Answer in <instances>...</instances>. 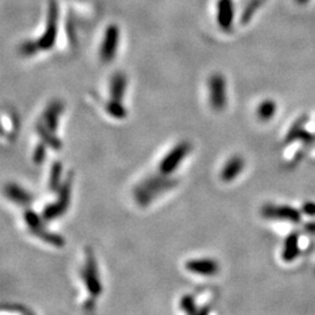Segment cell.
<instances>
[{"mask_svg": "<svg viewBox=\"0 0 315 315\" xmlns=\"http://www.w3.org/2000/svg\"><path fill=\"white\" fill-rule=\"evenodd\" d=\"M179 184L178 179L161 173L152 174L141 179L133 188V198L138 205L145 208L152 204L163 194L174 189Z\"/></svg>", "mask_w": 315, "mask_h": 315, "instance_id": "1", "label": "cell"}, {"mask_svg": "<svg viewBox=\"0 0 315 315\" xmlns=\"http://www.w3.org/2000/svg\"><path fill=\"white\" fill-rule=\"evenodd\" d=\"M72 182H74V173L69 172L63 180L61 188L57 192V199L51 203L45 205L44 210H42L41 216L44 217L46 222H51V221L60 219L68 211L71 202Z\"/></svg>", "mask_w": 315, "mask_h": 315, "instance_id": "2", "label": "cell"}, {"mask_svg": "<svg viewBox=\"0 0 315 315\" xmlns=\"http://www.w3.org/2000/svg\"><path fill=\"white\" fill-rule=\"evenodd\" d=\"M193 146L189 141H180L168 151L158 166V172L167 177H172L174 172L180 167L183 160L192 152Z\"/></svg>", "mask_w": 315, "mask_h": 315, "instance_id": "3", "label": "cell"}, {"mask_svg": "<svg viewBox=\"0 0 315 315\" xmlns=\"http://www.w3.org/2000/svg\"><path fill=\"white\" fill-rule=\"evenodd\" d=\"M23 220H25V223L26 225L28 226V229H31L29 231H31L35 237L40 238L42 242L48 243L51 245V247L55 248H62L63 245H65V238H63L61 235L51 232L45 228V222H46V221L44 220V217H42L41 215L36 214L34 210L27 211Z\"/></svg>", "mask_w": 315, "mask_h": 315, "instance_id": "4", "label": "cell"}, {"mask_svg": "<svg viewBox=\"0 0 315 315\" xmlns=\"http://www.w3.org/2000/svg\"><path fill=\"white\" fill-rule=\"evenodd\" d=\"M57 28H59V6L56 1L51 0L48 7L47 22L45 31L40 38L36 40L39 49L41 50H50L53 49L56 44L57 39Z\"/></svg>", "mask_w": 315, "mask_h": 315, "instance_id": "5", "label": "cell"}, {"mask_svg": "<svg viewBox=\"0 0 315 315\" xmlns=\"http://www.w3.org/2000/svg\"><path fill=\"white\" fill-rule=\"evenodd\" d=\"M209 104L214 111H223L228 104L226 80L220 72H214L208 81Z\"/></svg>", "mask_w": 315, "mask_h": 315, "instance_id": "6", "label": "cell"}, {"mask_svg": "<svg viewBox=\"0 0 315 315\" xmlns=\"http://www.w3.org/2000/svg\"><path fill=\"white\" fill-rule=\"evenodd\" d=\"M120 32L119 27L114 23L109 25L105 28L103 35L101 47H99V59L103 63H110L117 55L118 47H119Z\"/></svg>", "mask_w": 315, "mask_h": 315, "instance_id": "7", "label": "cell"}, {"mask_svg": "<svg viewBox=\"0 0 315 315\" xmlns=\"http://www.w3.org/2000/svg\"><path fill=\"white\" fill-rule=\"evenodd\" d=\"M83 279L86 281V286L89 291L90 295L98 296L102 292V285L98 277V269L95 258V253L90 248L86 250V263L83 268Z\"/></svg>", "mask_w": 315, "mask_h": 315, "instance_id": "8", "label": "cell"}, {"mask_svg": "<svg viewBox=\"0 0 315 315\" xmlns=\"http://www.w3.org/2000/svg\"><path fill=\"white\" fill-rule=\"evenodd\" d=\"M4 194L7 200L23 208H29V205L34 202V195L29 190L25 189L22 186L16 182L6 183Z\"/></svg>", "mask_w": 315, "mask_h": 315, "instance_id": "9", "label": "cell"}, {"mask_svg": "<svg viewBox=\"0 0 315 315\" xmlns=\"http://www.w3.org/2000/svg\"><path fill=\"white\" fill-rule=\"evenodd\" d=\"M65 103L61 99H54L48 103L46 109L42 113L41 122L53 132H57L63 112H65Z\"/></svg>", "mask_w": 315, "mask_h": 315, "instance_id": "10", "label": "cell"}, {"mask_svg": "<svg viewBox=\"0 0 315 315\" xmlns=\"http://www.w3.org/2000/svg\"><path fill=\"white\" fill-rule=\"evenodd\" d=\"M262 214L265 219L285 220L291 222H300V214L296 209L289 205H265L262 209Z\"/></svg>", "mask_w": 315, "mask_h": 315, "instance_id": "11", "label": "cell"}, {"mask_svg": "<svg viewBox=\"0 0 315 315\" xmlns=\"http://www.w3.org/2000/svg\"><path fill=\"white\" fill-rule=\"evenodd\" d=\"M186 269L194 274L210 277L219 272V263L211 258H194L186 263Z\"/></svg>", "mask_w": 315, "mask_h": 315, "instance_id": "12", "label": "cell"}, {"mask_svg": "<svg viewBox=\"0 0 315 315\" xmlns=\"http://www.w3.org/2000/svg\"><path fill=\"white\" fill-rule=\"evenodd\" d=\"M127 90V76L124 71H116L109 81V96L113 101L123 102Z\"/></svg>", "mask_w": 315, "mask_h": 315, "instance_id": "13", "label": "cell"}, {"mask_svg": "<svg viewBox=\"0 0 315 315\" xmlns=\"http://www.w3.org/2000/svg\"><path fill=\"white\" fill-rule=\"evenodd\" d=\"M245 167V161L242 157L234 156L230 159L226 160V162L224 163V166L221 169L220 178L223 182L230 183L238 177L239 174L243 172Z\"/></svg>", "mask_w": 315, "mask_h": 315, "instance_id": "14", "label": "cell"}, {"mask_svg": "<svg viewBox=\"0 0 315 315\" xmlns=\"http://www.w3.org/2000/svg\"><path fill=\"white\" fill-rule=\"evenodd\" d=\"M235 17V6L232 0H219L217 1V23L223 31H229L232 26Z\"/></svg>", "mask_w": 315, "mask_h": 315, "instance_id": "15", "label": "cell"}, {"mask_svg": "<svg viewBox=\"0 0 315 315\" xmlns=\"http://www.w3.org/2000/svg\"><path fill=\"white\" fill-rule=\"evenodd\" d=\"M35 131H36V135H38L39 138H40V141L45 142L48 147L55 151L61 150L62 148L61 139L57 137L55 132H53L51 130L48 129V127L41 122V120H39V122L36 123Z\"/></svg>", "mask_w": 315, "mask_h": 315, "instance_id": "16", "label": "cell"}, {"mask_svg": "<svg viewBox=\"0 0 315 315\" xmlns=\"http://www.w3.org/2000/svg\"><path fill=\"white\" fill-rule=\"evenodd\" d=\"M62 173H63V165L61 161H55L51 165L49 172V180H48V187L51 192H59L61 188L63 181H62Z\"/></svg>", "mask_w": 315, "mask_h": 315, "instance_id": "17", "label": "cell"}, {"mask_svg": "<svg viewBox=\"0 0 315 315\" xmlns=\"http://www.w3.org/2000/svg\"><path fill=\"white\" fill-rule=\"evenodd\" d=\"M104 109L109 116L114 118V119H125L127 117V109L123 104V102L109 99L104 103Z\"/></svg>", "mask_w": 315, "mask_h": 315, "instance_id": "18", "label": "cell"}, {"mask_svg": "<svg viewBox=\"0 0 315 315\" xmlns=\"http://www.w3.org/2000/svg\"><path fill=\"white\" fill-rule=\"evenodd\" d=\"M277 111V105L271 99H265L263 101L257 108V116L263 122H268V120L272 119Z\"/></svg>", "mask_w": 315, "mask_h": 315, "instance_id": "19", "label": "cell"}, {"mask_svg": "<svg viewBox=\"0 0 315 315\" xmlns=\"http://www.w3.org/2000/svg\"><path fill=\"white\" fill-rule=\"evenodd\" d=\"M299 248H298V237L295 235H291L289 238L286 239V243H285L284 248V253L283 257L284 259L291 260L298 254Z\"/></svg>", "mask_w": 315, "mask_h": 315, "instance_id": "20", "label": "cell"}, {"mask_svg": "<svg viewBox=\"0 0 315 315\" xmlns=\"http://www.w3.org/2000/svg\"><path fill=\"white\" fill-rule=\"evenodd\" d=\"M47 148L48 146L45 142L40 141L36 144L32 156L33 162H34L35 165H42V163L45 162V160H46L47 158Z\"/></svg>", "mask_w": 315, "mask_h": 315, "instance_id": "21", "label": "cell"}, {"mask_svg": "<svg viewBox=\"0 0 315 315\" xmlns=\"http://www.w3.org/2000/svg\"><path fill=\"white\" fill-rule=\"evenodd\" d=\"M20 54L23 56H33L35 55L36 53H39L40 49H39L38 44L35 41H26L23 42L22 45L20 46Z\"/></svg>", "mask_w": 315, "mask_h": 315, "instance_id": "22", "label": "cell"}, {"mask_svg": "<svg viewBox=\"0 0 315 315\" xmlns=\"http://www.w3.org/2000/svg\"><path fill=\"white\" fill-rule=\"evenodd\" d=\"M181 307L183 308L184 312H186L188 315H198L199 311L196 308L195 302H194L193 296L190 295H184L182 300H181Z\"/></svg>", "mask_w": 315, "mask_h": 315, "instance_id": "23", "label": "cell"}, {"mask_svg": "<svg viewBox=\"0 0 315 315\" xmlns=\"http://www.w3.org/2000/svg\"><path fill=\"white\" fill-rule=\"evenodd\" d=\"M302 210H304L305 214L311 215V216H315V203L314 202L305 203L304 207H302Z\"/></svg>", "mask_w": 315, "mask_h": 315, "instance_id": "24", "label": "cell"}, {"mask_svg": "<svg viewBox=\"0 0 315 315\" xmlns=\"http://www.w3.org/2000/svg\"><path fill=\"white\" fill-rule=\"evenodd\" d=\"M208 313H209V311L207 310V308H204V310H202V311H199L198 315H208Z\"/></svg>", "mask_w": 315, "mask_h": 315, "instance_id": "25", "label": "cell"}, {"mask_svg": "<svg viewBox=\"0 0 315 315\" xmlns=\"http://www.w3.org/2000/svg\"><path fill=\"white\" fill-rule=\"evenodd\" d=\"M300 1H305V0H300Z\"/></svg>", "mask_w": 315, "mask_h": 315, "instance_id": "26", "label": "cell"}]
</instances>
